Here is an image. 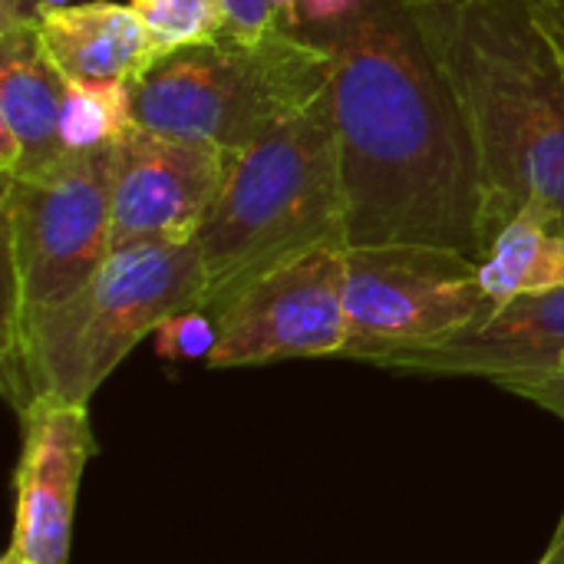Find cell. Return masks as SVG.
I'll return each instance as SVG.
<instances>
[{
  "instance_id": "cell-15",
  "label": "cell",
  "mask_w": 564,
  "mask_h": 564,
  "mask_svg": "<svg viewBox=\"0 0 564 564\" xmlns=\"http://www.w3.org/2000/svg\"><path fill=\"white\" fill-rule=\"evenodd\" d=\"M135 129L132 116V86L112 83V86H73L66 83L63 116H59V135L63 145L73 152L116 145Z\"/></svg>"
},
{
  "instance_id": "cell-19",
  "label": "cell",
  "mask_w": 564,
  "mask_h": 564,
  "mask_svg": "<svg viewBox=\"0 0 564 564\" xmlns=\"http://www.w3.org/2000/svg\"><path fill=\"white\" fill-rule=\"evenodd\" d=\"M502 390H509V393H516V397H522V400H529V403H535V406H542V410L564 420V360L549 373L512 380Z\"/></svg>"
},
{
  "instance_id": "cell-9",
  "label": "cell",
  "mask_w": 564,
  "mask_h": 564,
  "mask_svg": "<svg viewBox=\"0 0 564 564\" xmlns=\"http://www.w3.org/2000/svg\"><path fill=\"white\" fill-rule=\"evenodd\" d=\"M228 165L231 155L212 142L165 139L135 126L112 145L109 251L142 241H195Z\"/></svg>"
},
{
  "instance_id": "cell-11",
  "label": "cell",
  "mask_w": 564,
  "mask_h": 564,
  "mask_svg": "<svg viewBox=\"0 0 564 564\" xmlns=\"http://www.w3.org/2000/svg\"><path fill=\"white\" fill-rule=\"evenodd\" d=\"M564 360V284L539 294L512 297L492 307L466 330L397 354L383 360V370L423 373V377H482L496 387L539 377Z\"/></svg>"
},
{
  "instance_id": "cell-4",
  "label": "cell",
  "mask_w": 564,
  "mask_h": 564,
  "mask_svg": "<svg viewBox=\"0 0 564 564\" xmlns=\"http://www.w3.org/2000/svg\"><path fill=\"white\" fill-rule=\"evenodd\" d=\"M202 294L205 271L195 241H142L109 251L76 294L0 340L7 403L13 413L36 397L89 406L149 334L182 311H202Z\"/></svg>"
},
{
  "instance_id": "cell-14",
  "label": "cell",
  "mask_w": 564,
  "mask_h": 564,
  "mask_svg": "<svg viewBox=\"0 0 564 564\" xmlns=\"http://www.w3.org/2000/svg\"><path fill=\"white\" fill-rule=\"evenodd\" d=\"M479 284L492 307L564 284V235L532 215L512 218L479 258Z\"/></svg>"
},
{
  "instance_id": "cell-10",
  "label": "cell",
  "mask_w": 564,
  "mask_h": 564,
  "mask_svg": "<svg viewBox=\"0 0 564 564\" xmlns=\"http://www.w3.org/2000/svg\"><path fill=\"white\" fill-rule=\"evenodd\" d=\"M17 420L20 459L13 473L10 552L30 564H66L79 482L96 456L89 413L79 403L36 397L17 410Z\"/></svg>"
},
{
  "instance_id": "cell-6",
  "label": "cell",
  "mask_w": 564,
  "mask_h": 564,
  "mask_svg": "<svg viewBox=\"0 0 564 564\" xmlns=\"http://www.w3.org/2000/svg\"><path fill=\"white\" fill-rule=\"evenodd\" d=\"M112 145L66 152L40 175L0 178V340L76 294L109 258Z\"/></svg>"
},
{
  "instance_id": "cell-17",
  "label": "cell",
  "mask_w": 564,
  "mask_h": 564,
  "mask_svg": "<svg viewBox=\"0 0 564 564\" xmlns=\"http://www.w3.org/2000/svg\"><path fill=\"white\" fill-rule=\"evenodd\" d=\"M218 340V324L208 311H182L155 330V350L169 360H208Z\"/></svg>"
},
{
  "instance_id": "cell-20",
  "label": "cell",
  "mask_w": 564,
  "mask_h": 564,
  "mask_svg": "<svg viewBox=\"0 0 564 564\" xmlns=\"http://www.w3.org/2000/svg\"><path fill=\"white\" fill-rule=\"evenodd\" d=\"M532 17L539 23V30L545 33L549 46L558 56V66L564 73V0H529Z\"/></svg>"
},
{
  "instance_id": "cell-21",
  "label": "cell",
  "mask_w": 564,
  "mask_h": 564,
  "mask_svg": "<svg viewBox=\"0 0 564 564\" xmlns=\"http://www.w3.org/2000/svg\"><path fill=\"white\" fill-rule=\"evenodd\" d=\"M367 0H301V17L304 23L314 26H330V23H340L347 17H354Z\"/></svg>"
},
{
  "instance_id": "cell-1",
  "label": "cell",
  "mask_w": 564,
  "mask_h": 564,
  "mask_svg": "<svg viewBox=\"0 0 564 564\" xmlns=\"http://www.w3.org/2000/svg\"><path fill=\"white\" fill-rule=\"evenodd\" d=\"M334 53L344 245L482 258V175L466 119L400 0L311 30Z\"/></svg>"
},
{
  "instance_id": "cell-25",
  "label": "cell",
  "mask_w": 564,
  "mask_h": 564,
  "mask_svg": "<svg viewBox=\"0 0 564 564\" xmlns=\"http://www.w3.org/2000/svg\"><path fill=\"white\" fill-rule=\"evenodd\" d=\"M3 564H30V562H23L20 555H13V552H7V555H3Z\"/></svg>"
},
{
  "instance_id": "cell-13",
  "label": "cell",
  "mask_w": 564,
  "mask_h": 564,
  "mask_svg": "<svg viewBox=\"0 0 564 564\" xmlns=\"http://www.w3.org/2000/svg\"><path fill=\"white\" fill-rule=\"evenodd\" d=\"M40 43L73 86H132L159 59L135 7L112 0L50 7L40 17Z\"/></svg>"
},
{
  "instance_id": "cell-23",
  "label": "cell",
  "mask_w": 564,
  "mask_h": 564,
  "mask_svg": "<svg viewBox=\"0 0 564 564\" xmlns=\"http://www.w3.org/2000/svg\"><path fill=\"white\" fill-rule=\"evenodd\" d=\"M535 564H564V509L558 525H555V535H552V542H549V549L542 552V558Z\"/></svg>"
},
{
  "instance_id": "cell-24",
  "label": "cell",
  "mask_w": 564,
  "mask_h": 564,
  "mask_svg": "<svg viewBox=\"0 0 564 564\" xmlns=\"http://www.w3.org/2000/svg\"><path fill=\"white\" fill-rule=\"evenodd\" d=\"M281 20L288 30H304V17H301V0H274Z\"/></svg>"
},
{
  "instance_id": "cell-2",
  "label": "cell",
  "mask_w": 564,
  "mask_h": 564,
  "mask_svg": "<svg viewBox=\"0 0 564 564\" xmlns=\"http://www.w3.org/2000/svg\"><path fill=\"white\" fill-rule=\"evenodd\" d=\"M400 3L473 135L486 248L519 215L564 235V73L529 0Z\"/></svg>"
},
{
  "instance_id": "cell-8",
  "label": "cell",
  "mask_w": 564,
  "mask_h": 564,
  "mask_svg": "<svg viewBox=\"0 0 564 564\" xmlns=\"http://www.w3.org/2000/svg\"><path fill=\"white\" fill-rule=\"evenodd\" d=\"M347 245H321L254 278L218 314L212 370L344 357Z\"/></svg>"
},
{
  "instance_id": "cell-26",
  "label": "cell",
  "mask_w": 564,
  "mask_h": 564,
  "mask_svg": "<svg viewBox=\"0 0 564 564\" xmlns=\"http://www.w3.org/2000/svg\"><path fill=\"white\" fill-rule=\"evenodd\" d=\"M69 3H73V0H46V10H50V7H69Z\"/></svg>"
},
{
  "instance_id": "cell-5",
  "label": "cell",
  "mask_w": 564,
  "mask_h": 564,
  "mask_svg": "<svg viewBox=\"0 0 564 564\" xmlns=\"http://www.w3.org/2000/svg\"><path fill=\"white\" fill-rule=\"evenodd\" d=\"M330 79L334 53L314 33L281 26L261 40L218 36L159 56L132 83V116L145 132L238 155L307 109Z\"/></svg>"
},
{
  "instance_id": "cell-22",
  "label": "cell",
  "mask_w": 564,
  "mask_h": 564,
  "mask_svg": "<svg viewBox=\"0 0 564 564\" xmlns=\"http://www.w3.org/2000/svg\"><path fill=\"white\" fill-rule=\"evenodd\" d=\"M46 13V0H0V30L33 26Z\"/></svg>"
},
{
  "instance_id": "cell-7",
  "label": "cell",
  "mask_w": 564,
  "mask_h": 564,
  "mask_svg": "<svg viewBox=\"0 0 564 564\" xmlns=\"http://www.w3.org/2000/svg\"><path fill=\"white\" fill-rule=\"evenodd\" d=\"M344 360H383L440 344L492 311L479 261L433 245L347 248Z\"/></svg>"
},
{
  "instance_id": "cell-16",
  "label": "cell",
  "mask_w": 564,
  "mask_h": 564,
  "mask_svg": "<svg viewBox=\"0 0 564 564\" xmlns=\"http://www.w3.org/2000/svg\"><path fill=\"white\" fill-rule=\"evenodd\" d=\"M129 3L142 17L159 56L182 46L215 43L218 36H225L221 10L215 0H129Z\"/></svg>"
},
{
  "instance_id": "cell-3",
  "label": "cell",
  "mask_w": 564,
  "mask_h": 564,
  "mask_svg": "<svg viewBox=\"0 0 564 564\" xmlns=\"http://www.w3.org/2000/svg\"><path fill=\"white\" fill-rule=\"evenodd\" d=\"M212 317L264 271L321 245H344V188L330 89L231 155L195 238Z\"/></svg>"
},
{
  "instance_id": "cell-12",
  "label": "cell",
  "mask_w": 564,
  "mask_h": 564,
  "mask_svg": "<svg viewBox=\"0 0 564 564\" xmlns=\"http://www.w3.org/2000/svg\"><path fill=\"white\" fill-rule=\"evenodd\" d=\"M63 99L66 79L40 43V23L0 30V178L40 175L69 152Z\"/></svg>"
},
{
  "instance_id": "cell-18",
  "label": "cell",
  "mask_w": 564,
  "mask_h": 564,
  "mask_svg": "<svg viewBox=\"0 0 564 564\" xmlns=\"http://www.w3.org/2000/svg\"><path fill=\"white\" fill-rule=\"evenodd\" d=\"M221 10L225 36L231 40H261L271 30H281L284 20L274 0H215Z\"/></svg>"
}]
</instances>
